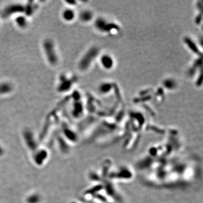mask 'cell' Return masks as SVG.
Returning <instances> with one entry per match:
<instances>
[{
    "instance_id": "obj_6",
    "label": "cell",
    "mask_w": 203,
    "mask_h": 203,
    "mask_svg": "<svg viewBox=\"0 0 203 203\" xmlns=\"http://www.w3.org/2000/svg\"><path fill=\"white\" fill-rule=\"evenodd\" d=\"M101 64L103 68L107 70L112 68L113 65V60L111 56L105 54L103 55L100 58Z\"/></svg>"
},
{
    "instance_id": "obj_5",
    "label": "cell",
    "mask_w": 203,
    "mask_h": 203,
    "mask_svg": "<svg viewBox=\"0 0 203 203\" xmlns=\"http://www.w3.org/2000/svg\"><path fill=\"white\" fill-rule=\"evenodd\" d=\"M94 49H92L88 52L83 56L79 63V67L81 70H85L89 66L90 63L92 62L93 56L94 54Z\"/></svg>"
},
{
    "instance_id": "obj_12",
    "label": "cell",
    "mask_w": 203,
    "mask_h": 203,
    "mask_svg": "<svg viewBox=\"0 0 203 203\" xmlns=\"http://www.w3.org/2000/svg\"><path fill=\"white\" fill-rule=\"evenodd\" d=\"M113 203V202H109V203Z\"/></svg>"
},
{
    "instance_id": "obj_8",
    "label": "cell",
    "mask_w": 203,
    "mask_h": 203,
    "mask_svg": "<svg viewBox=\"0 0 203 203\" xmlns=\"http://www.w3.org/2000/svg\"><path fill=\"white\" fill-rule=\"evenodd\" d=\"M13 90V86L9 82H2L0 83V94H7L11 92Z\"/></svg>"
},
{
    "instance_id": "obj_4",
    "label": "cell",
    "mask_w": 203,
    "mask_h": 203,
    "mask_svg": "<svg viewBox=\"0 0 203 203\" xmlns=\"http://www.w3.org/2000/svg\"><path fill=\"white\" fill-rule=\"evenodd\" d=\"M73 82L71 79L67 78V77L62 74L59 78V83L58 86V90L60 92H64L68 91V90L71 87Z\"/></svg>"
},
{
    "instance_id": "obj_7",
    "label": "cell",
    "mask_w": 203,
    "mask_h": 203,
    "mask_svg": "<svg viewBox=\"0 0 203 203\" xmlns=\"http://www.w3.org/2000/svg\"><path fill=\"white\" fill-rule=\"evenodd\" d=\"M75 13L73 9H66L64 10L62 14V17L66 21H72L75 18Z\"/></svg>"
},
{
    "instance_id": "obj_3",
    "label": "cell",
    "mask_w": 203,
    "mask_h": 203,
    "mask_svg": "<svg viewBox=\"0 0 203 203\" xmlns=\"http://www.w3.org/2000/svg\"><path fill=\"white\" fill-rule=\"evenodd\" d=\"M25 6L22 4L14 3L7 6L1 12V16L3 18H7L14 14H20L25 13Z\"/></svg>"
},
{
    "instance_id": "obj_10",
    "label": "cell",
    "mask_w": 203,
    "mask_h": 203,
    "mask_svg": "<svg viewBox=\"0 0 203 203\" xmlns=\"http://www.w3.org/2000/svg\"><path fill=\"white\" fill-rule=\"evenodd\" d=\"M15 22L19 28H25L28 24V21L27 18L24 16L19 15L18 17L15 19Z\"/></svg>"
},
{
    "instance_id": "obj_11",
    "label": "cell",
    "mask_w": 203,
    "mask_h": 203,
    "mask_svg": "<svg viewBox=\"0 0 203 203\" xmlns=\"http://www.w3.org/2000/svg\"><path fill=\"white\" fill-rule=\"evenodd\" d=\"M164 84V86L168 89H173L176 87V82L173 79H166Z\"/></svg>"
},
{
    "instance_id": "obj_2",
    "label": "cell",
    "mask_w": 203,
    "mask_h": 203,
    "mask_svg": "<svg viewBox=\"0 0 203 203\" xmlns=\"http://www.w3.org/2000/svg\"><path fill=\"white\" fill-rule=\"evenodd\" d=\"M43 49L46 59L52 66H56L59 61L54 42L50 39H46L43 42Z\"/></svg>"
},
{
    "instance_id": "obj_9",
    "label": "cell",
    "mask_w": 203,
    "mask_h": 203,
    "mask_svg": "<svg viewBox=\"0 0 203 203\" xmlns=\"http://www.w3.org/2000/svg\"><path fill=\"white\" fill-rule=\"evenodd\" d=\"M92 13L88 10H85L80 13L79 17L80 19L83 22H88L90 21L92 18Z\"/></svg>"
},
{
    "instance_id": "obj_1",
    "label": "cell",
    "mask_w": 203,
    "mask_h": 203,
    "mask_svg": "<svg viewBox=\"0 0 203 203\" xmlns=\"http://www.w3.org/2000/svg\"><path fill=\"white\" fill-rule=\"evenodd\" d=\"M134 172L131 167L127 165H121L116 168H112L107 180L115 184L116 182H128L133 180Z\"/></svg>"
}]
</instances>
